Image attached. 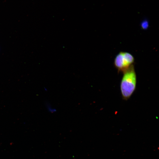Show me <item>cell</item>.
Instances as JSON below:
<instances>
[{
    "instance_id": "cell-4",
    "label": "cell",
    "mask_w": 159,
    "mask_h": 159,
    "mask_svg": "<svg viewBox=\"0 0 159 159\" xmlns=\"http://www.w3.org/2000/svg\"><path fill=\"white\" fill-rule=\"evenodd\" d=\"M47 107L48 111L51 112L53 113V112L56 111V109L52 108L50 105L49 106V104L48 105Z\"/></svg>"
},
{
    "instance_id": "cell-3",
    "label": "cell",
    "mask_w": 159,
    "mask_h": 159,
    "mask_svg": "<svg viewBox=\"0 0 159 159\" xmlns=\"http://www.w3.org/2000/svg\"><path fill=\"white\" fill-rule=\"evenodd\" d=\"M141 25L143 29H146L148 26V22L147 20H144L142 23Z\"/></svg>"
},
{
    "instance_id": "cell-1",
    "label": "cell",
    "mask_w": 159,
    "mask_h": 159,
    "mask_svg": "<svg viewBox=\"0 0 159 159\" xmlns=\"http://www.w3.org/2000/svg\"><path fill=\"white\" fill-rule=\"evenodd\" d=\"M123 73L120 84V90L122 98L127 100L130 98L136 89V75L132 65Z\"/></svg>"
},
{
    "instance_id": "cell-2",
    "label": "cell",
    "mask_w": 159,
    "mask_h": 159,
    "mask_svg": "<svg viewBox=\"0 0 159 159\" xmlns=\"http://www.w3.org/2000/svg\"><path fill=\"white\" fill-rule=\"evenodd\" d=\"M134 61V58L130 54L121 52L115 59L114 65L119 71L123 72L132 65Z\"/></svg>"
}]
</instances>
